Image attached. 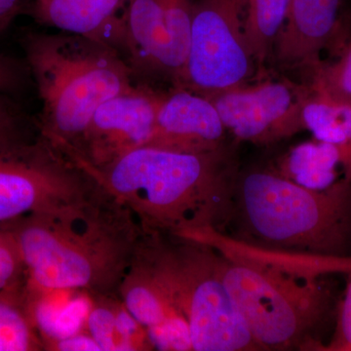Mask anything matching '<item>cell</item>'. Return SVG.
I'll use <instances>...</instances> for the list:
<instances>
[{"instance_id":"cell-11","label":"cell","mask_w":351,"mask_h":351,"mask_svg":"<svg viewBox=\"0 0 351 351\" xmlns=\"http://www.w3.org/2000/svg\"><path fill=\"white\" fill-rule=\"evenodd\" d=\"M144 240L145 237L117 294L147 329L154 350L193 351L188 320L152 262Z\"/></svg>"},{"instance_id":"cell-3","label":"cell","mask_w":351,"mask_h":351,"mask_svg":"<svg viewBox=\"0 0 351 351\" xmlns=\"http://www.w3.org/2000/svg\"><path fill=\"white\" fill-rule=\"evenodd\" d=\"M84 169L133 212L145 232L182 237L226 232L240 173L226 144L204 152L145 145L106 167Z\"/></svg>"},{"instance_id":"cell-18","label":"cell","mask_w":351,"mask_h":351,"mask_svg":"<svg viewBox=\"0 0 351 351\" xmlns=\"http://www.w3.org/2000/svg\"><path fill=\"white\" fill-rule=\"evenodd\" d=\"M290 0H248L245 38L256 64H263L271 53L285 21Z\"/></svg>"},{"instance_id":"cell-24","label":"cell","mask_w":351,"mask_h":351,"mask_svg":"<svg viewBox=\"0 0 351 351\" xmlns=\"http://www.w3.org/2000/svg\"><path fill=\"white\" fill-rule=\"evenodd\" d=\"M44 348L50 351H101V346L87 330L64 338L51 339L44 343Z\"/></svg>"},{"instance_id":"cell-2","label":"cell","mask_w":351,"mask_h":351,"mask_svg":"<svg viewBox=\"0 0 351 351\" xmlns=\"http://www.w3.org/2000/svg\"><path fill=\"white\" fill-rule=\"evenodd\" d=\"M193 239L217 251L219 274L258 350H319L313 334L331 302L320 278L351 274V256L267 250L219 232Z\"/></svg>"},{"instance_id":"cell-20","label":"cell","mask_w":351,"mask_h":351,"mask_svg":"<svg viewBox=\"0 0 351 351\" xmlns=\"http://www.w3.org/2000/svg\"><path fill=\"white\" fill-rule=\"evenodd\" d=\"M39 135L24 113L13 101V96L0 94V151L31 142Z\"/></svg>"},{"instance_id":"cell-22","label":"cell","mask_w":351,"mask_h":351,"mask_svg":"<svg viewBox=\"0 0 351 351\" xmlns=\"http://www.w3.org/2000/svg\"><path fill=\"white\" fill-rule=\"evenodd\" d=\"M29 66L25 61L0 53V94L15 96L29 80Z\"/></svg>"},{"instance_id":"cell-17","label":"cell","mask_w":351,"mask_h":351,"mask_svg":"<svg viewBox=\"0 0 351 351\" xmlns=\"http://www.w3.org/2000/svg\"><path fill=\"white\" fill-rule=\"evenodd\" d=\"M27 306L25 284L0 292V351H43Z\"/></svg>"},{"instance_id":"cell-9","label":"cell","mask_w":351,"mask_h":351,"mask_svg":"<svg viewBox=\"0 0 351 351\" xmlns=\"http://www.w3.org/2000/svg\"><path fill=\"white\" fill-rule=\"evenodd\" d=\"M308 86L271 80L210 97L226 132L237 141L270 145L304 130L302 108Z\"/></svg>"},{"instance_id":"cell-12","label":"cell","mask_w":351,"mask_h":351,"mask_svg":"<svg viewBox=\"0 0 351 351\" xmlns=\"http://www.w3.org/2000/svg\"><path fill=\"white\" fill-rule=\"evenodd\" d=\"M226 130L207 97L186 88L164 93L147 147L182 152L214 151L226 145Z\"/></svg>"},{"instance_id":"cell-21","label":"cell","mask_w":351,"mask_h":351,"mask_svg":"<svg viewBox=\"0 0 351 351\" xmlns=\"http://www.w3.org/2000/svg\"><path fill=\"white\" fill-rule=\"evenodd\" d=\"M27 283L19 247L8 230L0 228V292Z\"/></svg>"},{"instance_id":"cell-5","label":"cell","mask_w":351,"mask_h":351,"mask_svg":"<svg viewBox=\"0 0 351 351\" xmlns=\"http://www.w3.org/2000/svg\"><path fill=\"white\" fill-rule=\"evenodd\" d=\"M22 44L41 101L39 134L66 154L75 151L97 108L136 85L119 51L100 39L29 32Z\"/></svg>"},{"instance_id":"cell-25","label":"cell","mask_w":351,"mask_h":351,"mask_svg":"<svg viewBox=\"0 0 351 351\" xmlns=\"http://www.w3.org/2000/svg\"><path fill=\"white\" fill-rule=\"evenodd\" d=\"M32 0H0V32L6 31L21 14L27 13Z\"/></svg>"},{"instance_id":"cell-15","label":"cell","mask_w":351,"mask_h":351,"mask_svg":"<svg viewBox=\"0 0 351 351\" xmlns=\"http://www.w3.org/2000/svg\"><path fill=\"white\" fill-rule=\"evenodd\" d=\"M90 295L86 330L101 351L154 350L147 329L132 315L119 295Z\"/></svg>"},{"instance_id":"cell-19","label":"cell","mask_w":351,"mask_h":351,"mask_svg":"<svg viewBox=\"0 0 351 351\" xmlns=\"http://www.w3.org/2000/svg\"><path fill=\"white\" fill-rule=\"evenodd\" d=\"M308 87L313 93L341 105L351 106V44L338 61L321 62L311 71Z\"/></svg>"},{"instance_id":"cell-1","label":"cell","mask_w":351,"mask_h":351,"mask_svg":"<svg viewBox=\"0 0 351 351\" xmlns=\"http://www.w3.org/2000/svg\"><path fill=\"white\" fill-rule=\"evenodd\" d=\"M13 235L27 289L119 295L144 239L137 217L105 188L89 199L2 223Z\"/></svg>"},{"instance_id":"cell-4","label":"cell","mask_w":351,"mask_h":351,"mask_svg":"<svg viewBox=\"0 0 351 351\" xmlns=\"http://www.w3.org/2000/svg\"><path fill=\"white\" fill-rule=\"evenodd\" d=\"M230 228L228 237L267 250L351 256V182L313 189L274 169L240 171Z\"/></svg>"},{"instance_id":"cell-16","label":"cell","mask_w":351,"mask_h":351,"mask_svg":"<svg viewBox=\"0 0 351 351\" xmlns=\"http://www.w3.org/2000/svg\"><path fill=\"white\" fill-rule=\"evenodd\" d=\"M339 167L341 160L337 145L316 140L293 147L279 159L274 170L306 188L323 189L341 180Z\"/></svg>"},{"instance_id":"cell-7","label":"cell","mask_w":351,"mask_h":351,"mask_svg":"<svg viewBox=\"0 0 351 351\" xmlns=\"http://www.w3.org/2000/svg\"><path fill=\"white\" fill-rule=\"evenodd\" d=\"M101 189L93 176L40 134L0 151V225L77 204Z\"/></svg>"},{"instance_id":"cell-13","label":"cell","mask_w":351,"mask_h":351,"mask_svg":"<svg viewBox=\"0 0 351 351\" xmlns=\"http://www.w3.org/2000/svg\"><path fill=\"white\" fill-rule=\"evenodd\" d=\"M346 0H290L285 21L271 53L285 69H307L320 63L319 55L338 27Z\"/></svg>"},{"instance_id":"cell-26","label":"cell","mask_w":351,"mask_h":351,"mask_svg":"<svg viewBox=\"0 0 351 351\" xmlns=\"http://www.w3.org/2000/svg\"></svg>"},{"instance_id":"cell-23","label":"cell","mask_w":351,"mask_h":351,"mask_svg":"<svg viewBox=\"0 0 351 351\" xmlns=\"http://www.w3.org/2000/svg\"><path fill=\"white\" fill-rule=\"evenodd\" d=\"M343 302L339 306L336 330L331 341L320 350L351 351V274Z\"/></svg>"},{"instance_id":"cell-10","label":"cell","mask_w":351,"mask_h":351,"mask_svg":"<svg viewBox=\"0 0 351 351\" xmlns=\"http://www.w3.org/2000/svg\"><path fill=\"white\" fill-rule=\"evenodd\" d=\"M164 93L144 85L112 97L97 108L69 157L100 169L149 143Z\"/></svg>"},{"instance_id":"cell-14","label":"cell","mask_w":351,"mask_h":351,"mask_svg":"<svg viewBox=\"0 0 351 351\" xmlns=\"http://www.w3.org/2000/svg\"><path fill=\"white\" fill-rule=\"evenodd\" d=\"M127 0H32L27 13L41 24L61 32L107 43Z\"/></svg>"},{"instance_id":"cell-8","label":"cell","mask_w":351,"mask_h":351,"mask_svg":"<svg viewBox=\"0 0 351 351\" xmlns=\"http://www.w3.org/2000/svg\"><path fill=\"white\" fill-rule=\"evenodd\" d=\"M248 0H195L181 84L210 97L246 84L256 62L246 38Z\"/></svg>"},{"instance_id":"cell-6","label":"cell","mask_w":351,"mask_h":351,"mask_svg":"<svg viewBox=\"0 0 351 351\" xmlns=\"http://www.w3.org/2000/svg\"><path fill=\"white\" fill-rule=\"evenodd\" d=\"M144 242L188 320L193 351L260 350L223 284L214 247L149 232Z\"/></svg>"}]
</instances>
